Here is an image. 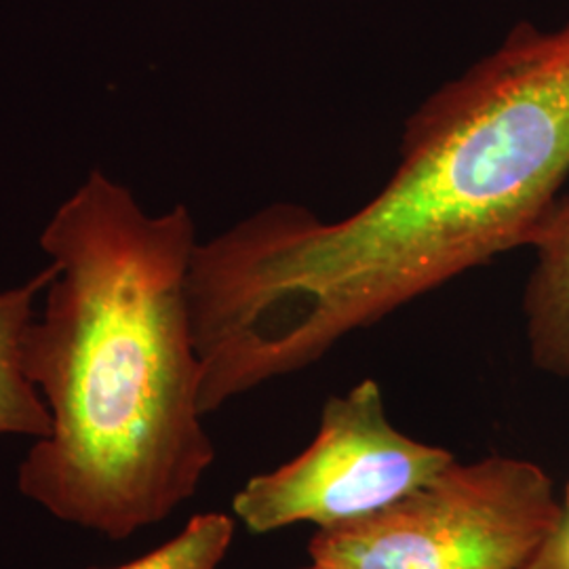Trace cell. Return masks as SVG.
I'll return each instance as SVG.
<instances>
[{
  "label": "cell",
  "instance_id": "cell-1",
  "mask_svg": "<svg viewBox=\"0 0 569 569\" xmlns=\"http://www.w3.org/2000/svg\"><path fill=\"white\" fill-rule=\"evenodd\" d=\"M569 176V21H519L409 117L387 186L338 222L272 204L209 243L188 310L211 413L477 266L533 243Z\"/></svg>",
  "mask_w": 569,
  "mask_h": 569
},
{
  "label": "cell",
  "instance_id": "cell-3",
  "mask_svg": "<svg viewBox=\"0 0 569 569\" xmlns=\"http://www.w3.org/2000/svg\"><path fill=\"white\" fill-rule=\"evenodd\" d=\"M545 468L509 456L453 462L387 509L310 540L327 569H521L559 528Z\"/></svg>",
  "mask_w": 569,
  "mask_h": 569
},
{
  "label": "cell",
  "instance_id": "cell-6",
  "mask_svg": "<svg viewBox=\"0 0 569 569\" xmlns=\"http://www.w3.org/2000/svg\"><path fill=\"white\" fill-rule=\"evenodd\" d=\"M51 262L18 289L0 291V437L20 435L37 441L51 432V413L26 369V345L34 323V300L56 279Z\"/></svg>",
  "mask_w": 569,
  "mask_h": 569
},
{
  "label": "cell",
  "instance_id": "cell-9",
  "mask_svg": "<svg viewBox=\"0 0 569 569\" xmlns=\"http://www.w3.org/2000/svg\"><path fill=\"white\" fill-rule=\"evenodd\" d=\"M557 536L569 552V486L568 491H566V500H563V517H561V523L557 528Z\"/></svg>",
  "mask_w": 569,
  "mask_h": 569
},
{
  "label": "cell",
  "instance_id": "cell-7",
  "mask_svg": "<svg viewBox=\"0 0 569 569\" xmlns=\"http://www.w3.org/2000/svg\"><path fill=\"white\" fill-rule=\"evenodd\" d=\"M234 538V521L224 512L194 515L188 526L159 549L117 568L89 569H218Z\"/></svg>",
  "mask_w": 569,
  "mask_h": 569
},
{
  "label": "cell",
  "instance_id": "cell-5",
  "mask_svg": "<svg viewBox=\"0 0 569 569\" xmlns=\"http://www.w3.org/2000/svg\"><path fill=\"white\" fill-rule=\"evenodd\" d=\"M531 247L536 266L523 293L531 359L569 382V199L555 204Z\"/></svg>",
  "mask_w": 569,
  "mask_h": 569
},
{
  "label": "cell",
  "instance_id": "cell-2",
  "mask_svg": "<svg viewBox=\"0 0 569 569\" xmlns=\"http://www.w3.org/2000/svg\"><path fill=\"white\" fill-rule=\"evenodd\" d=\"M41 247L58 272L26 369L51 432L21 462L18 489L60 521L127 540L190 500L216 458L188 310L194 222L183 204L148 216L96 171Z\"/></svg>",
  "mask_w": 569,
  "mask_h": 569
},
{
  "label": "cell",
  "instance_id": "cell-10",
  "mask_svg": "<svg viewBox=\"0 0 569 569\" xmlns=\"http://www.w3.org/2000/svg\"><path fill=\"white\" fill-rule=\"evenodd\" d=\"M300 569H327V568H321V566H317V563H312V566H310V568H300Z\"/></svg>",
  "mask_w": 569,
  "mask_h": 569
},
{
  "label": "cell",
  "instance_id": "cell-4",
  "mask_svg": "<svg viewBox=\"0 0 569 569\" xmlns=\"http://www.w3.org/2000/svg\"><path fill=\"white\" fill-rule=\"evenodd\" d=\"M453 462L449 449L395 427L382 388L363 380L331 397L315 441L291 462L249 479L232 510L258 536L298 523L340 528L387 509Z\"/></svg>",
  "mask_w": 569,
  "mask_h": 569
},
{
  "label": "cell",
  "instance_id": "cell-8",
  "mask_svg": "<svg viewBox=\"0 0 569 569\" xmlns=\"http://www.w3.org/2000/svg\"><path fill=\"white\" fill-rule=\"evenodd\" d=\"M521 569H569V552L561 545L557 529Z\"/></svg>",
  "mask_w": 569,
  "mask_h": 569
}]
</instances>
